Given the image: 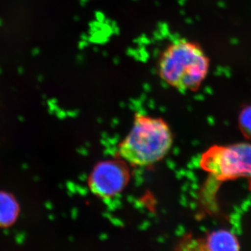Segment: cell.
<instances>
[{"instance_id": "8", "label": "cell", "mask_w": 251, "mask_h": 251, "mask_svg": "<svg viewBox=\"0 0 251 251\" xmlns=\"http://www.w3.org/2000/svg\"><path fill=\"white\" fill-rule=\"evenodd\" d=\"M239 128L246 138L251 139V105L241 112L239 118Z\"/></svg>"}, {"instance_id": "6", "label": "cell", "mask_w": 251, "mask_h": 251, "mask_svg": "<svg viewBox=\"0 0 251 251\" xmlns=\"http://www.w3.org/2000/svg\"><path fill=\"white\" fill-rule=\"evenodd\" d=\"M19 211V205L14 196L0 191V227L12 226L17 219Z\"/></svg>"}, {"instance_id": "2", "label": "cell", "mask_w": 251, "mask_h": 251, "mask_svg": "<svg viewBox=\"0 0 251 251\" xmlns=\"http://www.w3.org/2000/svg\"><path fill=\"white\" fill-rule=\"evenodd\" d=\"M173 143V133L166 121L138 113L129 133L119 146V153L130 164L148 166L163 159Z\"/></svg>"}, {"instance_id": "7", "label": "cell", "mask_w": 251, "mask_h": 251, "mask_svg": "<svg viewBox=\"0 0 251 251\" xmlns=\"http://www.w3.org/2000/svg\"><path fill=\"white\" fill-rule=\"evenodd\" d=\"M178 251H209L206 249L204 241L196 239L191 235L185 236L180 241Z\"/></svg>"}, {"instance_id": "1", "label": "cell", "mask_w": 251, "mask_h": 251, "mask_svg": "<svg viewBox=\"0 0 251 251\" xmlns=\"http://www.w3.org/2000/svg\"><path fill=\"white\" fill-rule=\"evenodd\" d=\"M210 69V59L196 41L178 39L163 50L158 61V74L163 82L180 91L196 92Z\"/></svg>"}, {"instance_id": "5", "label": "cell", "mask_w": 251, "mask_h": 251, "mask_svg": "<svg viewBox=\"0 0 251 251\" xmlns=\"http://www.w3.org/2000/svg\"><path fill=\"white\" fill-rule=\"evenodd\" d=\"M209 251H239V244L234 234L224 229L214 231L204 241Z\"/></svg>"}, {"instance_id": "4", "label": "cell", "mask_w": 251, "mask_h": 251, "mask_svg": "<svg viewBox=\"0 0 251 251\" xmlns=\"http://www.w3.org/2000/svg\"><path fill=\"white\" fill-rule=\"evenodd\" d=\"M129 179V172L125 163L107 160L98 163L89 178L92 193L100 198L117 196L125 189Z\"/></svg>"}, {"instance_id": "3", "label": "cell", "mask_w": 251, "mask_h": 251, "mask_svg": "<svg viewBox=\"0 0 251 251\" xmlns=\"http://www.w3.org/2000/svg\"><path fill=\"white\" fill-rule=\"evenodd\" d=\"M201 167L217 181L248 180L251 191V144L214 145L201 156Z\"/></svg>"}]
</instances>
